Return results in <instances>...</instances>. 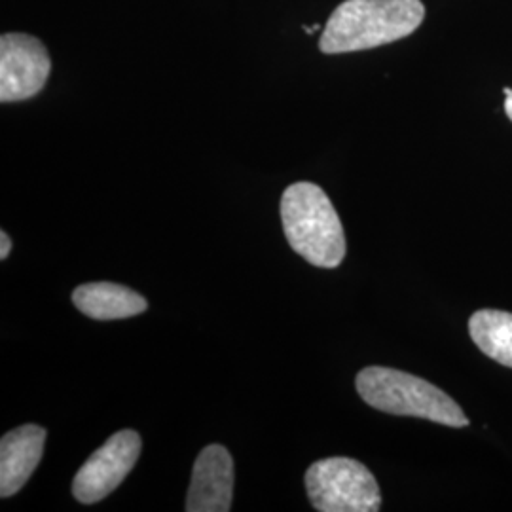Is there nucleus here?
<instances>
[{
	"mask_svg": "<svg viewBox=\"0 0 512 512\" xmlns=\"http://www.w3.org/2000/svg\"><path fill=\"white\" fill-rule=\"evenodd\" d=\"M423 19L421 0H346L332 12L319 48L329 55L372 50L410 37Z\"/></svg>",
	"mask_w": 512,
	"mask_h": 512,
	"instance_id": "obj_1",
	"label": "nucleus"
},
{
	"mask_svg": "<svg viewBox=\"0 0 512 512\" xmlns=\"http://www.w3.org/2000/svg\"><path fill=\"white\" fill-rule=\"evenodd\" d=\"M281 220L294 253L317 268H336L346 256V236L340 217L313 183H294L283 192Z\"/></svg>",
	"mask_w": 512,
	"mask_h": 512,
	"instance_id": "obj_2",
	"label": "nucleus"
},
{
	"mask_svg": "<svg viewBox=\"0 0 512 512\" xmlns=\"http://www.w3.org/2000/svg\"><path fill=\"white\" fill-rule=\"evenodd\" d=\"M355 385L368 406L385 414L423 418L448 427L469 425L465 412L450 395L408 372L368 366L359 372Z\"/></svg>",
	"mask_w": 512,
	"mask_h": 512,
	"instance_id": "obj_3",
	"label": "nucleus"
},
{
	"mask_svg": "<svg viewBox=\"0 0 512 512\" xmlns=\"http://www.w3.org/2000/svg\"><path fill=\"white\" fill-rule=\"evenodd\" d=\"M306 490L319 512H378L380 486L357 459L327 458L313 463L306 473Z\"/></svg>",
	"mask_w": 512,
	"mask_h": 512,
	"instance_id": "obj_4",
	"label": "nucleus"
},
{
	"mask_svg": "<svg viewBox=\"0 0 512 512\" xmlns=\"http://www.w3.org/2000/svg\"><path fill=\"white\" fill-rule=\"evenodd\" d=\"M52 59L38 38L25 33L0 37V101L18 103L31 99L48 82Z\"/></svg>",
	"mask_w": 512,
	"mask_h": 512,
	"instance_id": "obj_5",
	"label": "nucleus"
},
{
	"mask_svg": "<svg viewBox=\"0 0 512 512\" xmlns=\"http://www.w3.org/2000/svg\"><path fill=\"white\" fill-rule=\"evenodd\" d=\"M141 446L139 433L131 429L112 435L74 476V497L84 505H92L112 494L137 463Z\"/></svg>",
	"mask_w": 512,
	"mask_h": 512,
	"instance_id": "obj_6",
	"label": "nucleus"
},
{
	"mask_svg": "<svg viewBox=\"0 0 512 512\" xmlns=\"http://www.w3.org/2000/svg\"><path fill=\"white\" fill-rule=\"evenodd\" d=\"M232 495H234V461L230 452L220 444H211L203 448L194 463L192 482L186 497V511H230Z\"/></svg>",
	"mask_w": 512,
	"mask_h": 512,
	"instance_id": "obj_7",
	"label": "nucleus"
},
{
	"mask_svg": "<svg viewBox=\"0 0 512 512\" xmlns=\"http://www.w3.org/2000/svg\"><path fill=\"white\" fill-rule=\"evenodd\" d=\"M46 429L38 425H21L0 440V495L10 497L19 492L35 473L42 459Z\"/></svg>",
	"mask_w": 512,
	"mask_h": 512,
	"instance_id": "obj_8",
	"label": "nucleus"
},
{
	"mask_svg": "<svg viewBox=\"0 0 512 512\" xmlns=\"http://www.w3.org/2000/svg\"><path fill=\"white\" fill-rule=\"evenodd\" d=\"M74 306L97 321L128 319L147 311L148 302L135 291L116 283H88L76 287Z\"/></svg>",
	"mask_w": 512,
	"mask_h": 512,
	"instance_id": "obj_9",
	"label": "nucleus"
},
{
	"mask_svg": "<svg viewBox=\"0 0 512 512\" xmlns=\"http://www.w3.org/2000/svg\"><path fill=\"white\" fill-rule=\"evenodd\" d=\"M469 334L484 355L512 368V313L480 310L469 319Z\"/></svg>",
	"mask_w": 512,
	"mask_h": 512,
	"instance_id": "obj_10",
	"label": "nucleus"
},
{
	"mask_svg": "<svg viewBox=\"0 0 512 512\" xmlns=\"http://www.w3.org/2000/svg\"><path fill=\"white\" fill-rule=\"evenodd\" d=\"M10 251H12V239L8 238L6 232H2L0 234V258L6 260L8 255H10Z\"/></svg>",
	"mask_w": 512,
	"mask_h": 512,
	"instance_id": "obj_11",
	"label": "nucleus"
},
{
	"mask_svg": "<svg viewBox=\"0 0 512 512\" xmlns=\"http://www.w3.org/2000/svg\"><path fill=\"white\" fill-rule=\"evenodd\" d=\"M503 92L507 95V99H505V112H507V116H509V120L512 122V90L505 88Z\"/></svg>",
	"mask_w": 512,
	"mask_h": 512,
	"instance_id": "obj_12",
	"label": "nucleus"
}]
</instances>
